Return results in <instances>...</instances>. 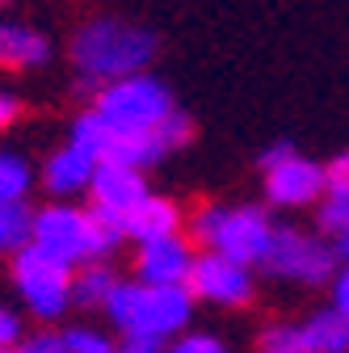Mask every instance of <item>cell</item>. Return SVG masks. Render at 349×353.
Returning a JSON list of instances; mask_svg holds the SVG:
<instances>
[{"label":"cell","mask_w":349,"mask_h":353,"mask_svg":"<svg viewBox=\"0 0 349 353\" xmlns=\"http://www.w3.org/2000/svg\"><path fill=\"white\" fill-rule=\"evenodd\" d=\"M156 51H160L156 30H148L139 21H126V17H89L84 26H76V34L68 42L76 80L84 84L80 93H89V97L110 80L148 72Z\"/></svg>","instance_id":"1"},{"label":"cell","mask_w":349,"mask_h":353,"mask_svg":"<svg viewBox=\"0 0 349 353\" xmlns=\"http://www.w3.org/2000/svg\"><path fill=\"white\" fill-rule=\"evenodd\" d=\"M106 312L122 332H152L168 336L181 332L194 316V290L190 282L177 286H148V282H118L106 299Z\"/></svg>","instance_id":"2"},{"label":"cell","mask_w":349,"mask_h":353,"mask_svg":"<svg viewBox=\"0 0 349 353\" xmlns=\"http://www.w3.org/2000/svg\"><path fill=\"white\" fill-rule=\"evenodd\" d=\"M93 110L114 130L143 135V130H156L172 110H177V101H172L164 80H156L152 72H135V76H122V80L101 84L93 93Z\"/></svg>","instance_id":"3"},{"label":"cell","mask_w":349,"mask_h":353,"mask_svg":"<svg viewBox=\"0 0 349 353\" xmlns=\"http://www.w3.org/2000/svg\"><path fill=\"white\" fill-rule=\"evenodd\" d=\"M13 286L38 320H59L72 307V265L30 240L13 252Z\"/></svg>","instance_id":"4"},{"label":"cell","mask_w":349,"mask_h":353,"mask_svg":"<svg viewBox=\"0 0 349 353\" xmlns=\"http://www.w3.org/2000/svg\"><path fill=\"white\" fill-rule=\"evenodd\" d=\"M266 270L274 278H286V282H303V286H320L332 278L337 270V248L320 244L316 236L299 232V228H274V240H270V252H266Z\"/></svg>","instance_id":"5"},{"label":"cell","mask_w":349,"mask_h":353,"mask_svg":"<svg viewBox=\"0 0 349 353\" xmlns=\"http://www.w3.org/2000/svg\"><path fill=\"white\" fill-rule=\"evenodd\" d=\"M190 290H194V299L219 303V307H244L252 299V265L232 261L219 248H206L202 256H194Z\"/></svg>","instance_id":"6"},{"label":"cell","mask_w":349,"mask_h":353,"mask_svg":"<svg viewBox=\"0 0 349 353\" xmlns=\"http://www.w3.org/2000/svg\"><path fill=\"white\" fill-rule=\"evenodd\" d=\"M34 244L68 265L89 261V210H80L72 202L42 206L34 214Z\"/></svg>","instance_id":"7"},{"label":"cell","mask_w":349,"mask_h":353,"mask_svg":"<svg viewBox=\"0 0 349 353\" xmlns=\"http://www.w3.org/2000/svg\"><path fill=\"white\" fill-rule=\"evenodd\" d=\"M328 194V172L324 164L290 152L286 160L266 168V198L274 206H312Z\"/></svg>","instance_id":"8"},{"label":"cell","mask_w":349,"mask_h":353,"mask_svg":"<svg viewBox=\"0 0 349 353\" xmlns=\"http://www.w3.org/2000/svg\"><path fill=\"white\" fill-rule=\"evenodd\" d=\"M190 270H194V248H190V240L181 232L139 244V256H135L139 282H148V286H177V282H190Z\"/></svg>","instance_id":"9"},{"label":"cell","mask_w":349,"mask_h":353,"mask_svg":"<svg viewBox=\"0 0 349 353\" xmlns=\"http://www.w3.org/2000/svg\"><path fill=\"white\" fill-rule=\"evenodd\" d=\"M270 240H274V223L261 206H236L228 210V223H223V236H219V252H228L232 261H244V265H261L270 252Z\"/></svg>","instance_id":"10"},{"label":"cell","mask_w":349,"mask_h":353,"mask_svg":"<svg viewBox=\"0 0 349 353\" xmlns=\"http://www.w3.org/2000/svg\"><path fill=\"white\" fill-rule=\"evenodd\" d=\"M93 206L101 210H114V214H130L143 198H148V181H143V168L135 164H114V160H101L97 172H93Z\"/></svg>","instance_id":"11"},{"label":"cell","mask_w":349,"mask_h":353,"mask_svg":"<svg viewBox=\"0 0 349 353\" xmlns=\"http://www.w3.org/2000/svg\"><path fill=\"white\" fill-rule=\"evenodd\" d=\"M93 172H97V160L76 148L72 139L47 156V164H42V190L55 194V198H76V194H89L93 185Z\"/></svg>","instance_id":"12"},{"label":"cell","mask_w":349,"mask_h":353,"mask_svg":"<svg viewBox=\"0 0 349 353\" xmlns=\"http://www.w3.org/2000/svg\"><path fill=\"white\" fill-rule=\"evenodd\" d=\"M51 38L26 21H0V68L5 72H34L51 63Z\"/></svg>","instance_id":"13"},{"label":"cell","mask_w":349,"mask_h":353,"mask_svg":"<svg viewBox=\"0 0 349 353\" xmlns=\"http://www.w3.org/2000/svg\"><path fill=\"white\" fill-rule=\"evenodd\" d=\"M172 232H181V210H177V202H168L160 194H148L126 214V236L135 244H148V240H160V236H172Z\"/></svg>","instance_id":"14"},{"label":"cell","mask_w":349,"mask_h":353,"mask_svg":"<svg viewBox=\"0 0 349 353\" xmlns=\"http://www.w3.org/2000/svg\"><path fill=\"white\" fill-rule=\"evenodd\" d=\"M303 353H349V316L345 312H316L308 324H299Z\"/></svg>","instance_id":"15"},{"label":"cell","mask_w":349,"mask_h":353,"mask_svg":"<svg viewBox=\"0 0 349 353\" xmlns=\"http://www.w3.org/2000/svg\"><path fill=\"white\" fill-rule=\"evenodd\" d=\"M118 278L106 261H84V270L72 278V303L80 307H106V299L114 294Z\"/></svg>","instance_id":"16"},{"label":"cell","mask_w":349,"mask_h":353,"mask_svg":"<svg viewBox=\"0 0 349 353\" xmlns=\"http://www.w3.org/2000/svg\"><path fill=\"white\" fill-rule=\"evenodd\" d=\"M34 240V210L26 206V198H0V252H17Z\"/></svg>","instance_id":"17"},{"label":"cell","mask_w":349,"mask_h":353,"mask_svg":"<svg viewBox=\"0 0 349 353\" xmlns=\"http://www.w3.org/2000/svg\"><path fill=\"white\" fill-rule=\"evenodd\" d=\"M126 240V219L114 210L93 206L89 210V261H101L110 252H118V244Z\"/></svg>","instance_id":"18"},{"label":"cell","mask_w":349,"mask_h":353,"mask_svg":"<svg viewBox=\"0 0 349 353\" xmlns=\"http://www.w3.org/2000/svg\"><path fill=\"white\" fill-rule=\"evenodd\" d=\"M30 185H34L30 160L17 156V152H0V198H9V202H13V198H26Z\"/></svg>","instance_id":"19"},{"label":"cell","mask_w":349,"mask_h":353,"mask_svg":"<svg viewBox=\"0 0 349 353\" xmlns=\"http://www.w3.org/2000/svg\"><path fill=\"white\" fill-rule=\"evenodd\" d=\"M223 223H228V206H215V202H202L194 214H190V240L202 244V248H215L223 236Z\"/></svg>","instance_id":"20"},{"label":"cell","mask_w":349,"mask_h":353,"mask_svg":"<svg viewBox=\"0 0 349 353\" xmlns=\"http://www.w3.org/2000/svg\"><path fill=\"white\" fill-rule=\"evenodd\" d=\"M345 223H349V194H324L316 202V228L337 236Z\"/></svg>","instance_id":"21"},{"label":"cell","mask_w":349,"mask_h":353,"mask_svg":"<svg viewBox=\"0 0 349 353\" xmlns=\"http://www.w3.org/2000/svg\"><path fill=\"white\" fill-rule=\"evenodd\" d=\"M63 349L68 353H114V341L106 332H97V328H68Z\"/></svg>","instance_id":"22"},{"label":"cell","mask_w":349,"mask_h":353,"mask_svg":"<svg viewBox=\"0 0 349 353\" xmlns=\"http://www.w3.org/2000/svg\"><path fill=\"white\" fill-rule=\"evenodd\" d=\"M261 345H266V353H303V345H299V324L270 328Z\"/></svg>","instance_id":"23"},{"label":"cell","mask_w":349,"mask_h":353,"mask_svg":"<svg viewBox=\"0 0 349 353\" xmlns=\"http://www.w3.org/2000/svg\"><path fill=\"white\" fill-rule=\"evenodd\" d=\"M172 353H228L219 336H206V332H190L172 345Z\"/></svg>","instance_id":"24"},{"label":"cell","mask_w":349,"mask_h":353,"mask_svg":"<svg viewBox=\"0 0 349 353\" xmlns=\"http://www.w3.org/2000/svg\"><path fill=\"white\" fill-rule=\"evenodd\" d=\"M160 349H164V336H152V332H126L118 353H160Z\"/></svg>","instance_id":"25"},{"label":"cell","mask_w":349,"mask_h":353,"mask_svg":"<svg viewBox=\"0 0 349 353\" xmlns=\"http://www.w3.org/2000/svg\"><path fill=\"white\" fill-rule=\"evenodd\" d=\"M328 172V194H349V152H341L332 164H324Z\"/></svg>","instance_id":"26"},{"label":"cell","mask_w":349,"mask_h":353,"mask_svg":"<svg viewBox=\"0 0 349 353\" xmlns=\"http://www.w3.org/2000/svg\"><path fill=\"white\" fill-rule=\"evenodd\" d=\"M332 307L349 316V261H345L341 270L332 274Z\"/></svg>","instance_id":"27"},{"label":"cell","mask_w":349,"mask_h":353,"mask_svg":"<svg viewBox=\"0 0 349 353\" xmlns=\"http://www.w3.org/2000/svg\"><path fill=\"white\" fill-rule=\"evenodd\" d=\"M17 336H21V316L9 312V307H0V349L17 345Z\"/></svg>","instance_id":"28"},{"label":"cell","mask_w":349,"mask_h":353,"mask_svg":"<svg viewBox=\"0 0 349 353\" xmlns=\"http://www.w3.org/2000/svg\"><path fill=\"white\" fill-rule=\"evenodd\" d=\"M21 353H68V349H63V336H55V332H38V336L26 341Z\"/></svg>","instance_id":"29"},{"label":"cell","mask_w":349,"mask_h":353,"mask_svg":"<svg viewBox=\"0 0 349 353\" xmlns=\"http://www.w3.org/2000/svg\"><path fill=\"white\" fill-rule=\"evenodd\" d=\"M17 114H21V101H17L13 93H5V88H0V135H5V130L17 122Z\"/></svg>","instance_id":"30"},{"label":"cell","mask_w":349,"mask_h":353,"mask_svg":"<svg viewBox=\"0 0 349 353\" xmlns=\"http://www.w3.org/2000/svg\"><path fill=\"white\" fill-rule=\"evenodd\" d=\"M290 152H295L290 143H270V148H266V156H261V168H270V164H278V160H286Z\"/></svg>","instance_id":"31"},{"label":"cell","mask_w":349,"mask_h":353,"mask_svg":"<svg viewBox=\"0 0 349 353\" xmlns=\"http://www.w3.org/2000/svg\"><path fill=\"white\" fill-rule=\"evenodd\" d=\"M332 240H337V244H332V248H337V256H341V261H349V223H345Z\"/></svg>","instance_id":"32"},{"label":"cell","mask_w":349,"mask_h":353,"mask_svg":"<svg viewBox=\"0 0 349 353\" xmlns=\"http://www.w3.org/2000/svg\"><path fill=\"white\" fill-rule=\"evenodd\" d=\"M0 353H13V345H5V349H0Z\"/></svg>","instance_id":"33"}]
</instances>
